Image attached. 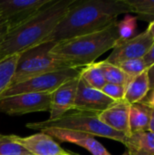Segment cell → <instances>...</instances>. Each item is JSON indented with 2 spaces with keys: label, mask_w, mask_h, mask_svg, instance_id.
<instances>
[{
  "label": "cell",
  "mask_w": 154,
  "mask_h": 155,
  "mask_svg": "<svg viewBox=\"0 0 154 155\" xmlns=\"http://www.w3.org/2000/svg\"><path fill=\"white\" fill-rule=\"evenodd\" d=\"M151 112L152 109L142 103L131 104L129 114V126L131 134L149 132Z\"/></svg>",
  "instance_id": "obj_17"
},
{
  "label": "cell",
  "mask_w": 154,
  "mask_h": 155,
  "mask_svg": "<svg viewBox=\"0 0 154 155\" xmlns=\"http://www.w3.org/2000/svg\"><path fill=\"white\" fill-rule=\"evenodd\" d=\"M149 131L151 133L154 134V110H152V112H151V121H150Z\"/></svg>",
  "instance_id": "obj_30"
},
{
  "label": "cell",
  "mask_w": 154,
  "mask_h": 155,
  "mask_svg": "<svg viewBox=\"0 0 154 155\" xmlns=\"http://www.w3.org/2000/svg\"><path fill=\"white\" fill-rule=\"evenodd\" d=\"M82 68H64L43 74L28 80L9 85L1 94L5 98L19 94H53L64 83L79 77Z\"/></svg>",
  "instance_id": "obj_6"
},
{
  "label": "cell",
  "mask_w": 154,
  "mask_h": 155,
  "mask_svg": "<svg viewBox=\"0 0 154 155\" xmlns=\"http://www.w3.org/2000/svg\"><path fill=\"white\" fill-rule=\"evenodd\" d=\"M131 104L124 99L114 101L107 109L99 114V119L110 128L123 134H131L129 126V114Z\"/></svg>",
  "instance_id": "obj_14"
},
{
  "label": "cell",
  "mask_w": 154,
  "mask_h": 155,
  "mask_svg": "<svg viewBox=\"0 0 154 155\" xmlns=\"http://www.w3.org/2000/svg\"><path fill=\"white\" fill-rule=\"evenodd\" d=\"M146 30L150 33V35H152V37L153 38L154 40V21L149 25V26H148V28Z\"/></svg>",
  "instance_id": "obj_31"
},
{
  "label": "cell",
  "mask_w": 154,
  "mask_h": 155,
  "mask_svg": "<svg viewBox=\"0 0 154 155\" xmlns=\"http://www.w3.org/2000/svg\"><path fill=\"white\" fill-rule=\"evenodd\" d=\"M153 43V38L150 33L145 30L131 39L123 41L119 40L116 45L113 48L111 54L104 61L118 65L122 62L127 60L143 58Z\"/></svg>",
  "instance_id": "obj_9"
},
{
  "label": "cell",
  "mask_w": 154,
  "mask_h": 155,
  "mask_svg": "<svg viewBox=\"0 0 154 155\" xmlns=\"http://www.w3.org/2000/svg\"><path fill=\"white\" fill-rule=\"evenodd\" d=\"M7 32H8V29H7V26L5 25V24L3 25L2 26H0V45L5 38V36L6 35Z\"/></svg>",
  "instance_id": "obj_29"
},
{
  "label": "cell",
  "mask_w": 154,
  "mask_h": 155,
  "mask_svg": "<svg viewBox=\"0 0 154 155\" xmlns=\"http://www.w3.org/2000/svg\"><path fill=\"white\" fill-rule=\"evenodd\" d=\"M79 79L80 76L64 83L52 94V101L49 111L50 117L48 120H56L69 111L73 110Z\"/></svg>",
  "instance_id": "obj_13"
},
{
  "label": "cell",
  "mask_w": 154,
  "mask_h": 155,
  "mask_svg": "<svg viewBox=\"0 0 154 155\" xmlns=\"http://www.w3.org/2000/svg\"><path fill=\"white\" fill-rule=\"evenodd\" d=\"M130 13L126 0H75L44 42L57 44L103 30Z\"/></svg>",
  "instance_id": "obj_1"
},
{
  "label": "cell",
  "mask_w": 154,
  "mask_h": 155,
  "mask_svg": "<svg viewBox=\"0 0 154 155\" xmlns=\"http://www.w3.org/2000/svg\"><path fill=\"white\" fill-rule=\"evenodd\" d=\"M117 22L114 21L103 30L57 43L50 54L69 68H82L93 64L119 41Z\"/></svg>",
  "instance_id": "obj_3"
},
{
  "label": "cell",
  "mask_w": 154,
  "mask_h": 155,
  "mask_svg": "<svg viewBox=\"0 0 154 155\" xmlns=\"http://www.w3.org/2000/svg\"><path fill=\"white\" fill-rule=\"evenodd\" d=\"M148 77H149V84H150V90L154 89V64L148 68Z\"/></svg>",
  "instance_id": "obj_28"
},
{
  "label": "cell",
  "mask_w": 154,
  "mask_h": 155,
  "mask_svg": "<svg viewBox=\"0 0 154 155\" xmlns=\"http://www.w3.org/2000/svg\"><path fill=\"white\" fill-rule=\"evenodd\" d=\"M0 155H32L15 141L14 134H0Z\"/></svg>",
  "instance_id": "obj_21"
},
{
  "label": "cell",
  "mask_w": 154,
  "mask_h": 155,
  "mask_svg": "<svg viewBox=\"0 0 154 155\" xmlns=\"http://www.w3.org/2000/svg\"><path fill=\"white\" fill-rule=\"evenodd\" d=\"M41 132L48 134L54 140H57L60 143H70L81 146L93 155H111L105 147L93 135L58 128H47Z\"/></svg>",
  "instance_id": "obj_11"
},
{
  "label": "cell",
  "mask_w": 154,
  "mask_h": 155,
  "mask_svg": "<svg viewBox=\"0 0 154 155\" xmlns=\"http://www.w3.org/2000/svg\"><path fill=\"white\" fill-rule=\"evenodd\" d=\"M99 114L100 113L71 110L56 120L50 121L47 119L43 122L28 123L26 127L36 131H43L47 128L76 131L94 137H103L124 143L127 136L110 128L100 121Z\"/></svg>",
  "instance_id": "obj_4"
},
{
  "label": "cell",
  "mask_w": 154,
  "mask_h": 155,
  "mask_svg": "<svg viewBox=\"0 0 154 155\" xmlns=\"http://www.w3.org/2000/svg\"><path fill=\"white\" fill-rule=\"evenodd\" d=\"M147 68H150L151 66H152L154 64V43L151 46V48L149 49V51L146 53V54L143 57Z\"/></svg>",
  "instance_id": "obj_26"
},
{
  "label": "cell",
  "mask_w": 154,
  "mask_h": 155,
  "mask_svg": "<svg viewBox=\"0 0 154 155\" xmlns=\"http://www.w3.org/2000/svg\"><path fill=\"white\" fill-rule=\"evenodd\" d=\"M101 91L113 101H118L123 99L125 94V86L106 83L104 86L101 89Z\"/></svg>",
  "instance_id": "obj_25"
},
{
  "label": "cell",
  "mask_w": 154,
  "mask_h": 155,
  "mask_svg": "<svg viewBox=\"0 0 154 155\" xmlns=\"http://www.w3.org/2000/svg\"><path fill=\"white\" fill-rule=\"evenodd\" d=\"M50 0H0V14L8 31L35 15Z\"/></svg>",
  "instance_id": "obj_8"
},
{
  "label": "cell",
  "mask_w": 154,
  "mask_h": 155,
  "mask_svg": "<svg viewBox=\"0 0 154 155\" xmlns=\"http://www.w3.org/2000/svg\"><path fill=\"white\" fill-rule=\"evenodd\" d=\"M75 0H50L30 19L7 32L0 45V61L44 42Z\"/></svg>",
  "instance_id": "obj_2"
},
{
  "label": "cell",
  "mask_w": 154,
  "mask_h": 155,
  "mask_svg": "<svg viewBox=\"0 0 154 155\" xmlns=\"http://www.w3.org/2000/svg\"><path fill=\"white\" fill-rule=\"evenodd\" d=\"M147 70L132 78L125 86V94L123 99L130 104L140 103L149 94L150 84Z\"/></svg>",
  "instance_id": "obj_16"
},
{
  "label": "cell",
  "mask_w": 154,
  "mask_h": 155,
  "mask_svg": "<svg viewBox=\"0 0 154 155\" xmlns=\"http://www.w3.org/2000/svg\"><path fill=\"white\" fill-rule=\"evenodd\" d=\"M52 94H19L0 98V111L9 115L49 112Z\"/></svg>",
  "instance_id": "obj_7"
},
{
  "label": "cell",
  "mask_w": 154,
  "mask_h": 155,
  "mask_svg": "<svg viewBox=\"0 0 154 155\" xmlns=\"http://www.w3.org/2000/svg\"><path fill=\"white\" fill-rule=\"evenodd\" d=\"M80 77L85 84L96 90H101L106 84L105 78L98 63H93L82 68Z\"/></svg>",
  "instance_id": "obj_18"
},
{
  "label": "cell",
  "mask_w": 154,
  "mask_h": 155,
  "mask_svg": "<svg viewBox=\"0 0 154 155\" xmlns=\"http://www.w3.org/2000/svg\"><path fill=\"white\" fill-rule=\"evenodd\" d=\"M132 13L139 20L152 23L154 21V0H126Z\"/></svg>",
  "instance_id": "obj_20"
},
{
  "label": "cell",
  "mask_w": 154,
  "mask_h": 155,
  "mask_svg": "<svg viewBox=\"0 0 154 155\" xmlns=\"http://www.w3.org/2000/svg\"><path fill=\"white\" fill-rule=\"evenodd\" d=\"M117 66H119L131 79L139 75L140 74L148 69L143 58L127 60L122 62Z\"/></svg>",
  "instance_id": "obj_24"
},
{
  "label": "cell",
  "mask_w": 154,
  "mask_h": 155,
  "mask_svg": "<svg viewBox=\"0 0 154 155\" xmlns=\"http://www.w3.org/2000/svg\"><path fill=\"white\" fill-rule=\"evenodd\" d=\"M114 101L105 95L101 90L89 87L79 79L73 110L101 113L107 109Z\"/></svg>",
  "instance_id": "obj_10"
},
{
  "label": "cell",
  "mask_w": 154,
  "mask_h": 155,
  "mask_svg": "<svg viewBox=\"0 0 154 155\" xmlns=\"http://www.w3.org/2000/svg\"><path fill=\"white\" fill-rule=\"evenodd\" d=\"M103 76L105 78L106 83L108 84H114L126 86L131 78L117 65L109 64L107 62L101 61L98 63Z\"/></svg>",
  "instance_id": "obj_19"
},
{
  "label": "cell",
  "mask_w": 154,
  "mask_h": 155,
  "mask_svg": "<svg viewBox=\"0 0 154 155\" xmlns=\"http://www.w3.org/2000/svg\"><path fill=\"white\" fill-rule=\"evenodd\" d=\"M3 25H5V22H4V20H3V18H2L1 14H0V26H2Z\"/></svg>",
  "instance_id": "obj_32"
},
{
  "label": "cell",
  "mask_w": 154,
  "mask_h": 155,
  "mask_svg": "<svg viewBox=\"0 0 154 155\" xmlns=\"http://www.w3.org/2000/svg\"><path fill=\"white\" fill-rule=\"evenodd\" d=\"M15 141L32 155H77L63 149L55 140L43 132L26 137L15 135Z\"/></svg>",
  "instance_id": "obj_12"
},
{
  "label": "cell",
  "mask_w": 154,
  "mask_h": 155,
  "mask_svg": "<svg viewBox=\"0 0 154 155\" xmlns=\"http://www.w3.org/2000/svg\"><path fill=\"white\" fill-rule=\"evenodd\" d=\"M122 155H131V154H130V153L126 150V151H125V152H124V153H123Z\"/></svg>",
  "instance_id": "obj_33"
},
{
  "label": "cell",
  "mask_w": 154,
  "mask_h": 155,
  "mask_svg": "<svg viewBox=\"0 0 154 155\" xmlns=\"http://www.w3.org/2000/svg\"><path fill=\"white\" fill-rule=\"evenodd\" d=\"M54 45L52 42H44L18 54L10 85L43 74L69 68L50 54Z\"/></svg>",
  "instance_id": "obj_5"
},
{
  "label": "cell",
  "mask_w": 154,
  "mask_h": 155,
  "mask_svg": "<svg viewBox=\"0 0 154 155\" xmlns=\"http://www.w3.org/2000/svg\"><path fill=\"white\" fill-rule=\"evenodd\" d=\"M137 20L138 19L135 15H131L127 14L123 19L117 22L119 40H128L136 35Z\"/></svg>",
  "instance_id": "obj_23"
},
{
  "label": "cell",
  "mask_w": 154,
  "mask_h": 155,
  "mask_svg": "<svg viewBox=\"0 0 154 155\" xmlns=\"http://www.w3.org/2000/svg\"><path fill=\"white\" fill-rule=\"evenodd\" d=\"M18 54L0 61V94L10 85L15 69Z\"/></svg>",
  "instance_id": "obj_22"
},
{
  "label": "cell",
  "mask_w": 154,
  "mask_h": 155,
  "mask_svg": "<svg viewBox=\"0 0 154 155\" xmlns=\"http://www.w3.org/2000/svg\"><path fill=\"white\" fill-rule=\"evenodd\" d=\"M140 103L145 104L149 108L154 110V89L150 90V94H148L146 95V97L144 99H143Z\"/></svg>",
  "instance_id": "obj_27"
},
{
  "label": "cell",
  "mask_w": 154,
  "mask_h": 155,
  "mask_svg": "<svg viewBox=\"0 0 154 155\" xmlns=\"http://www.w3.org/2000/svg\"><path fill=\"white\" fill-rule=\"evenodd\" d=\"M123 144L131 155H154V134L150 131L132 134Z\"/></svg>",
  "instance_id": "obj_15"
}]
</instances>
